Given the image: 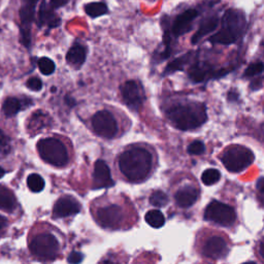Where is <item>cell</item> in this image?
Here are the masks:
<instances>
[{
    "instance_id": "6da1fadb",
    "label": "cell",
    "mask_w": 264,
    "mask_h": 264,
    "mask_svg": "<svg viewBox=\"0 0 264 264\" xmlns=\"http://www.w3.org/2000/svg\"><path fill=\"white\" fill-rule=\"evenodd\" d=\"M248 27V22L244 11L239 9H228L220 20V29L208 37L212 44L231 45L242 39Z\"/></svg>"
},
{
    "instance_id": "7a4b0ae2",
    "label": "cell",
    "mask_w": 264,
    "mask_h": 264,
    "mask_svg": "<svg viewBox=\"0 0 264 264\" xmlns=\"http://www.w3.org/2000/svg\"><path fill=\"white\" fill-rule=\"evenodd\" d=\"M119 167L129 181L140 182L152 169V155L142 148H132L120 156Z\"/></svg>"
},
{
    "instance_id": "3957f363",
    "label": "cell",
    "mask_w": 264,
    "mask_h": 264,
    "mask_svg": "<svg viewBox=\"0 0 264 264\" xmlns=\"http://www.w3.org/2000/svg\"><path fill=\"white\" fill-rule=\"evenodd\" d=\"M167 118L181 130L194 129L206 121V108L201 102L179 103L167 111Z\"/></svg>"
},
{
    "instance_id": "277c9868",
    "label": "cell",
    "mask_w": 264,
    "mask_h": 264,
    "mask_svg": "<svg viewBox=\"0 0 264 264\" xmlns=\"http://www.w3.org/2000/svg\"><path fill=\"white\" fill-rule=\"evenodd\" d=\"M37 149L40 157L54 166H64L68 161L67 150L56 138H44L38 141Z\"/></svg>"
},
{
    "instance_id": "5b68a950",
    "label": "cell",
    "mask_w": 264,
    "mask_h": 264,
    "mask_svg": "<svg viewBox=\"0 0 264 264\" xmlns=\"http://www.w3.org/2000/svg\"><path fill=\"white\" fill-rule=\"evenodd\" d=\"M230 69L219 68L216 69L213 65L204 61H198L197 59L192 63L188 68V78L194 84L205 83L210 80L222 79L228 74H230Z\"/></svg>"
},
{
    "instance_id": "8992f818",
    "label": "cell",
    "mask_w": 264,
    "mask_h": 264,
    "mask_svg": "<svg viewBox=\"0 0 264 264\" xmlns=\"http://www.w3.org/2000/svg\"><path fill=\"white\" fill-rule=\"evenodd\" d=\"M253 152L243 146H233L222 156L223 165L232 173H238L246 170L253 163Z\"/></svg>"
},
{
    "instance_id": "52a82bcc",
    "label": "cell",
    "mask_w": 264,
    "mask_h": 264,
    "mask_svg": "<svg viewBox=\"0 0 264 264\" xmlns=\"http://www.w3.org/2000/svg\"><path fill=\"white\" fill-rule=\"evenodd\" d=\"M30 251L32 254L41 259H53L59 251L57 238L50 233L37 234L30 243Z\"/></svg>"
},
{
    "instance_id": "ba28073f",
    "label": "cell",
    "mask_w": 264,
    "mask_h": 264,
    "mask_svg": "<svg viewBox=\"0 0 264 264\" xmlns=\"http://www.w3.org/2000/svg\"><path fill=\"white\" fill-rule=\"evenodd\" d=\"M204 219L222 226H231L236 220L235 210L222 202H210L204 212Z\"/></svg>"
},
{
    "instance_id": "9c48e42d",
    "label": "cell",
    "mask_w": 264,
    "mask_h": 264,
    "mask_svg": "<svg viewBox=\"0 0 264 264\" xmlns=\"http://www.w3.org/2000/svg\"><path fill=\"white\" fill-rule=\"evenodd\" d=\"M120 91H121L124 103L130 110L134 112L140 110L143 101H145V90H143V87L139 81L130 80L125 82L120 87Z\"/></svg>"
},
{
    "instance_id": "30bf717a",
    "label": "cell",
    "mask_w": 264,
    "mask_h": 264,
    "mask_svg": "<svg viewBox=\"0 0 264 264\" xmlns=\"http://www.w3.org/2000/svg\"><path fill=\"white\" fill-rule=\"evenodd\" d=\"M37 3L38 0H24L20 10L21 41L26 47H29L31 43V24L34 20Z\"/></svg>"
},
{
    "instance_id": "8fae6325",
    "label": "cell",
    "mask_w": 264,
    "mask_h": 264,
    "mask_svg": "<svg viewBox=\"0 0 264 264\" xmlns=\"http://www.w3.org/2000/svg\"><path fill=\"white\" fill-rule=\"evenodd\" d=\"M92 126L96 134L105 138H112L118 132L116 119L108 111L96 113L92 118Z\"/></svg>"
},
{
    "instance_id": "7c38bea8",
    "label": "cell",
    "mask_w": 264,
    "mask_h": 264,
    "mask_svg": "<svg viewBox=\"0 0 264 264\" xmlns=\"http://www.w3.org/2000/svg\"><path fill=\"white\" fill-rule=\"evenodd\" d=\"M160 24H161V28L163 31L162 34V51H156L155 54L153 55V62L154 64H159L162 63L163 61L167 60L172 53H173V43L174 40L176 39L171 31V19L169 16L164 15L161 20H160Z\"/></svg>"
},
{
    "instance_id": "4fadbf2b",
    "label": "cell",
    "mask_w": 264,
    "mask_h": 264,
    "mask_svg": "<svg viewBox=\"0 0 264 264\" xmlns=\"http://www.w3.org/2000/svg\"><path fill=\"white\" fill-rule=\"evenodd\" d=\"M199 16L196 9H188L179 14L171 24V31L175 38H179L193 29V22Z\"/></svg>"
},
{
    "instance_id": "5bb4252c",
    "label": "cell",
    "mask_w": 264,
    "mask_h": 264,
    "mask_svg": "<svg viewBox=\"0 0 264 264\" xmlns=\"http://www.w3.org/2000/svg\"><path fill=\"white\" fill-rule=\"evenodd\" d=\"M122 220V209L119 205L112 204L98 209L97 221L98 223L108 228L117 227Z\"/></svg>"
},
{
    "instance_id": "9a60e30c",
    "label": "cell",
    "mask_w": 264,
    "mask_h": 264,
    "mask_svg": "<svg viewBox=\"0 0 264 264\" xmlns=\"http://www.w3.org/2000/svg\"><path fill=\"white\" fill-rule=\"evenodd\" d=\"M219 24H220V19L217 15H209L203 18L199 23L197 30L191 37V43L197 44L199 41H201L202 38L209 35L217 29Z\"/></svg>"
},
{
    "instance_id": "2e32d148",
    "label": "cell",
    "mask_w": 264,
    "mask_h": 264,
    "mask_svg": "<svg viewBox=\"0 0 264 264\" xmlns=\"http://www.w3.org/2000/svg\"><path fill=\"white\" fill-rule=\"evenodd\" d=\"M80 209L81 205L76 199L69 196H64L58 199V201L55 203L53 215L55 218H64L78 214Z\"/></svg>"
},
{
    "instance_id": "e0dca14e",
    "label": "cell",
    "mask_w": 264,
    "mask_h": 264,
    "mask_svg": "<svg viewBox=\"0 0 264 264\" xmlns=\"http://www.w3.org/2000/svg\"><path fill=\"white\" fill-rule=\"evenodd\" d=\"M197 54H198V52L190 51V52L185 53L184 55L174 59L164 68L163 74H162L163 77L174 75L175 73H177V71H184L186 69V66L191 65L196 60Z\"/></svg>"
},
{
    "instance_id": "ac0fdd59",
    "label": "cell",
    "mask_w": 264,
    "mask_h": 264,
    "mask_svg": "<svg viewBox=\"0 0 264 264\" xmlns=\"http://www.w3.org/2000/svg\"><path fill=\"white\" fill-rule=\"evenodd\" d=\"M94 187L95 188H107L114 185V181L111 176V171L108 164L103 160L96 161L94 166Z\"/></svg>"
},
{
    "instance_id": "d6986e66",
    "label": "cell",
    "mask_w": 264,
    "mask_h": 264,
    "mask_svg": "<svg viewBox=\"0 0 264 264\" xmlns=\"http://www.w3.org/2000/svg\"><path fill=\"white\" fill-rule=\"evenodd\" d=\"M227 244L220 236H213L205 243L202 249V254L205 257L217 259L226 255Z\"/></svg>"
},
{
    "instance_id": "ffe728a7",
    "label": "cell",
    "mask_w": 264,
    "mask_h": 264,
    "mask_svg": "<svg viewBox=\"0 0 264 264\" xmlns=\"http://www.w3.org/2000/svg\"><path fill=\"white\" fill-rule=\"evenodd\" d=\"M54 10L55 9L52 8L50 3H47L46 0H44L39 10V25H46L50 28H55L60 25L61 20L59 17L55 15Z\"/></svg>"
},
{
    "instance_id": "44dd1931",
    "label": "cell",
    "mask_w": 264,
    "mask_h": 264,
    "mask_svg": "<svg viewBox=\"0 0 264 264\" xmlns=\"http://www.w3.org/2000/svg\"><path fill=\"white\" fill-rule=\"evenodd\" d=\"M176 202L181 207H189L194 204L198 199V190L192 186H186L180 190L175 195Z\"/></svg>"
},
{
    "instance_id": "7402d4cb",
    "label": "cell",
    "mask_w": 264,
    "mask_h": 264,
    "mask_svg": "<svg viewBox=\"0 0 264 264\" xmlns=\"http://www.w3.org/2000/svg\"><path fill=\"white\" fill-rule=\"evenodd\" d=\"M87 58V49L86 46L80 43H76L70 47L66 54V61L74 67H81Z\"/></svg>"
},
{
    "instance_id": "603a6c76",
    "label": "cell",
    "mask_w": 264,
    "mask_h": 264,
    "mask_svg": "<svg viewBox=\"0 0 264 264\" xmlns=\"http://www.w3.org/2000/svg\"><path fill=\"white\" fill-rule=\"evenodd\" d=\"M16 199L12 192L7 188L0 186V209L13 212L16 207Z\"/></svg>"
},
{
    "instance_id": "cb8c5ba5",
    "label": "cell",
    "mask_w": 264,
    "mask_h": 264,
    "mask_svg": "<svg viewBox=\"0 0 264 264\" xmlns=\"http://www.w3.org/2000/svg\"><path fill=\"white\" fill-rule=\"evenodd\" d=\"M85 12L92 19H96L107 15L109 8L104 3H91L85 6Z\"/></svg>"
},
{
    "instance_id": "d4e9b609",
    "label": "cell",
    "mask_w": 264,
    "mask_h": 264,
    "mask_svg": "<svg viewBox=\"0 0 264 264\" xmlns=\"http://www.w3.org/2000/svg\"><path fill=\"white\" fill-rule=\"evenodd\" d=\"M145 220L153 228H160L165 223L164 215L158 209L149 210L145 216Z\"/></svg>"
},
{
    "instance_id": "484cf974",
    "label": "cell",
    "mask_w": 264,
    "mask_h": 264,
    "mask_svg": "<svg viewBox=\"0 0 264 264\" xmlns=\"http://www.w3.org/2000/svg\"><path fill=\"white\" fill-rule=\"evenodd\" d=\"M46 125H47L46 116H44L42 113H36L30 119L29 124H28V129L30 131H32L33 133H36L39 130H41L43 127H45Z\"/></svg>"
},
{
    "instance_id": "4316f807",
    "label": "cell",
    "mask_w": 264,
    "mask_h": 264,
    "mask_svg": "<svg viewBox=\"0 0 264 264\" xmlns=\"http://www.w3.org/2000/svg\"><path fill=\"white\" fill-rule=\"evenodd\" d=\"M22 108H23V103L20 99L15 97H10L5 101L3 110L7 117H13L17 115Z\"/></svg>"
},
{
    "instance_id": "83f0119b",
    "label": "cell",
    "mask_w": 264,
    "mask_h": 264,
    "mask_svg": "<svg viewBox=\"0 0 264 264\" xmlns=\"http://www.w3.org/2000/svg\"><path fill=\"white\" fill-rule=\"evenodd\" d=\"M264 71V63L262 61H255L249 64V66L244 71L245 78H255L260 76Z\"/></svg>"
},
{
    "instance_id": "f1b7e54d",
    "label": "cell",
    "mask_w": 264,
    "mask_h": 264,
    "mask_svg": "<svg viewBox=\"0 0 264 264\" xmlns=\"http://www.w3.org/2000/svg\"><path fill=\"white\" fill-rule=\"evenodd\" d=\"M38 68L40 70V73L44 76H50L52 75L55 69H56V66H55V63L53 60H51L50 58L47 57H42L38 60Z\"/></svg>"
},
{
    "instance_id": "f546056e",
    "label": "cell",
    "mask_w": 264,
    "mask_h": 264,
    "mask_svg": "<svg viewBox=\"0 0 264 264\" xmlns=\"http://www.w3.org/2000/svg\"><path fill=\"white\" fill-rule=\"evenodd\" d=\"M220 177H221V174L219 171L214 170V169H208V170L204 171L203 174L201 175V181L204 185L210 186V185H214L217 182H219Z\"/></svg>"
},
{
    "instance_id": "4dcf8cb0",
    "label": "cell",
    "mask_w": 264,
    "mask_h": 264,
    "mask_svg": "<svg viewBox=\"0 0 264 264\" xmlns=\"http://www.w3.org/2000/svg\"><path fill=\"white\" fill-rule=\"evenodd\" d=\"M27 185L32 192L37 193V192H40L44 188V181L39 175L32 174L27 179Z\"/></svg>"
},
{
    "instance_id": "1f68e13d",
    "label": "cell",
    "mask_w": 264,
    "mask_h": 264,
    "mask_svg": "<svg viewBox=\"0 0 264 264\" xmlns=\"http://www.w3.org/2000/svg\"><path fill=\"white\" fill-rule=\"evenodd\" d=\"M150 202L151 204L157 207H162L165 206L167 202H169V197H167V195L162 191H155L150 197Z\"/></svg>"
},
{
    "instance_id": "d6a6232c",
    "label": "cell",
    "mask_w": 264,
    "mask_h": 264,
    "mask_svg": "<svg viewBox=\"0 0 264 264\" xmlns=\"http://www.w3.org/2000/svg\"><path fill=\"white\" fill-rule=\"evenodd\" d=\"M10 150H11L10 139L2 130H0V158L8 155Z\"/></svg>"
},
{
    "instance_id": "836d02e7",
    "label": "cell",
    "mask_w": 264,
    "mask_h": 264,
    "mask_svg": "<svg viewBox=\"0 0 264 264\" xmlns=\"http://www.w3.org/2000/svg\"><path fill=\"white\" fill-rule=\"evenodd\" d=\"M187 151L191 155H200V154L204 153V151H205L204 143L200 140H195L188 147Z\"/></svg>"
},
{
    "instance_id": "e575fe53",
    "label": "cell",
    "mask_w": 264,
    "mask_h": 264,
    "mask_svg": "<svg viewBox=\"0 0 264 264\" xmlns=\"http://www.w3.org/2000/svg\"><path fill=\"white\" fill-rule=\"evenodd\" d=\"M26 86L28 89L32 91H39L42 88V82L38 78H30L27 81Z\"/></svg>"
},
{
    "instance_id": "d590c367",
    "label": "cell",
    "mask_w": 264,
    "mask_h": 264,
    "mask_svg": "<svg viewBox=\"0 0 264 264\" xmlns=\"http://www.w3.org/2000/svg\"><path fill=\"white\" fill-rule=\"evenodd\" d=\"M83 260V255L79 252H73L68 256V262L70 264H79Z\"/></svg>"
},
{
    "instance_id": "8d00e7d4",
    "label": "cell",
    "mask_w": 264,
    "mask_h": 264,
    "mask_svg": "<svg viewBox=\"0 0 264 264\" xmlns=\"http://www.w3.org/2000/svg\"><path fill=\"white\" fill-rule=\"evenodd\" d=\"M49 3L53 9H59L65 6L68 3V0H49Z\"/></svg>"
},
{
    "instance_id": "74e56055",
    "label": "cell",
    "mask_w": 264,
    "mask_h": 264,
    "mask_svg": "<svg viewBox=\"0 0 264 264\" xmlns=\"http://www.w3.org/2000/svg\"><path fill=\"white\" fill-rule=\"evenodd\" d=\"M239 98V94L235 90H230L227 93V99L229 101H237Z\"/></svg>"
},
{
    "instance_id": "f35d334b",
    "label": "cell",
    "mask_w": 264,
    "mask_h": 264,
    "mask_svg": "<svg viewBox=\"0 0 264 264\" xmlns=\"http://www.w3.org/2000/svg\"><path fill=\"white\" fill-rule=\"evenodd\" d=\"M261 87H262V83H261V81H260L259 79H256V80H254V81L251 83V89L254 90V91L260 89Z\"/></svg>"
},
{
    "instance_id": "ab89813d",
    "label": "cell",
    "mask_w": 264,
    "mask_h": 264,
    "mask_svg": "<svg viewBox=\"0 0 264 264\" xmlns=\"http://www.w3.org/2000/svg\"><path fill=\"white\" fill-rule=\"evenodd\" d=\"M257 189L258 191H260L261 193H264V178H260L258 181H257Z\"/></svg>"
},
{
    "instance_id": "60d3db41",
    "label": "cell",
    "mask_w": 264,
    "mask_h": 264,
    "mask_svg": "<svg viewBox=\"0 0 264 264\" xmlns=\"http://www.w3.org/2000/svg\"><path fill=\"white\" fill-rule=\"evenodd\" d=\"M259 254L261 255L262 258H264V238L260 242V245H259Z\"/></svg>"
},
{
    "instance_id": "b9f144b4",
    "label": "cell",
    "mask_w": 264,
    "mask_h": 264,
    "mask_svg": "<svg viewBox=\"0 0 264 264\" xmlns=\"http://www.w3.org/2000/svg\"><path fill=\"white\" fill-rule=\"evenodd\" d=\"M7 225V220L3 217V216H0V229L4 228Z\"/></svg>"
},
{
    "instance_id": "7bdbcfd3",
    "label": "cell",
    "mask_w": 264,
    "mask_h": 264,
    "mask_svg": "<svg viewBox=\"0 0 264 264\" xmlns=\"http://www.w3.org/2000/svg\"><path fill=\"white\" fill-rule=\"evenodd\" d=\"M6 175V172H5V170L3 169V167H0V179H2L4 176Z\"/></svg>"
},
{
    "instance_id": "ee69618b",
    "label": "cell",
    "mask_w": 264,
    "mask_h": 264,
    "mask_svg": "<svg viewBox=\"0 0 264 264\" xmlns=\"http://www.w3.org/2000/svg\"><path fill=\"white\" fill-rule=\"evenodd\" d=\"M244 264H256L255 262H247V263H244Z\"/></svg>"
},
{
    "instance_id": "f6af8a7d",
    "label": "cell",
    "mask_w": 264,
    "mask_h": 264,
    "mask_svg": "<svg viewBox=\"0 0 264 264\" xmlns=\"http://www.w3.org/2000/svg\"><path fill=\"white\" fill-rule=\"evenodd\" d=\"M263 47H264V42H263Z\"/></svg>"
}]
</instances>
